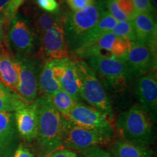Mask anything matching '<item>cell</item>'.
<instances>
[{"mask_svg":"<svg viewBox=\"0 0 157 157\" xmlns=\"http://www.w3.org/2000/svg\"><path fill=\"white\" fill-rule=\"evenodd\" d=\"M2 83H1V82H0V85H2Z\"/></svg>","mask_w":157,"mask_h":157,"instance_id":"cell-38","label":"cell"},{"mask_svg":"<svg viewBox=\"0 0 157 157\" xmlns=\"http://www.w3.org/2000/svg\"><path fill=\"white\" fill-rule=\"evenodd\" d=\"M117 23V21L113 18L112 15L105 10L103 13H102L101 18L98 21L95 28L88 35L83 46L94 42L104 34L111 32V31L113 29V27L115 26Z\"/></svg>","mask_w":157,"mask_h":157,"instance_id":"cell-21","label":"cell"},{"mask_svg":"<svg viewBox=\"0 0 157 157\" xmlns=\"http://www.w3.org/2000/svg\"><path fill=\"white\" fill-rule=\"evenodd\" d=\"M84 157H112L111 154L99 146L92 147L84 151Z\"/></svg>","mask_w":157,"mask_h":157,"instance_id":"cell-32","label":"cell"},{"mask_svg":"<svg viewBox=\"0 0 157 157\" xmlns=\"http://www.w3.org/2000/svg\"><path fill=\"white\" fill-rule=\"evenodd\" d=\"M72 11H79L85 9L95 2V0H65Z\"/></svg>","mask_w":157,"mask_h":157,"instance_id":"cell-31","label":"cell"},{"mask_svg":"<svg viewBox=\"0 0 157 157\" xmlns=\"http://www.w3.org/2000/svg\"><path fill=\"white\" fill-rule=\"evenodd\" d=\"M100 1H103V0H100Z\"/></svg>","mask_w":157,"mask_h":157,"instance_id":"cell-39","label":"cell"},{"mask_svg":"<svg viewBox=\"0 0 157 157\" xmlns=\"http://www.w3.org/2000/svg\"><path fill=\"white\" fill-rule=\"evenodd\" d=\"M111 33H112L115 36L127 39L132 42L137 41L136 34L133 28L132 21L117 22L113 29L111 31Z\"/></svg>","mask_w":157,"mask_h":157,"instance_id":"cell-25","label":"cell"},{"mask_svg":"<svg viewBox=\"0 0 157 157\" xmlns=\"http://www.w3.org/2000/svg\"><path fill=\"white\" fill-rule=\"evenodd\" d=\"M133 76H143L148 73L156 63V53L146 44L138 41L132 43L124 59Z\"/></svg>","mask_w":157,"mask_h":157,"instance_id":"cell-12","label":"cell"},{"mask_svg":"<svg viewBox=\"0 0 157 157\" xmlns=\"http://www.w3.org/2000/svg\"><path fill=\"white\" fill-rule=\"evenodd\" d=\"M151 5L155 10L156 11V6H157V3H156V0H151Z\"/></svg>","mask_w":157,"mask_h":157,"instance_id":"cell-37","label":"cell"},{"mask_svg":"<svg viewBox=\"0 0 157 157\" xmlns=\"http://www.w3.org/2000/svg\"><path fill=\"white\" fill-rule=\"evenodd\" d=\"M89 66L112 87H121L132 77L133 74L124 60L91 57L87 58Z\"/></svg>","mask_w":157,"mask_h":157,"instance_id":"cell-8","label":"cell"},{"mask_svg":"<svg viewBox=\"0 0 157 157\" xmlns=\"http://www.w3.org/2000/svg\"><path fill=\"white\" fill-rule=\"evenodd\" d=\"M52 72L56 81L63 91L78 103L80 97V82L75 62L69 58L52 60Z\"/></svg>","mask_w":157,"mask_h":157,"instance_id":"cell-11","label":"cell"},{"mask_svg":"<svg viewBox=\"0 0 157 157\" xmlns=\"http://www.w3.org/2000/svg\"><path fill=\"white\" fill-rule=\"evenodd\" d=\"M110 140L100 133L77 127L66 120L63 145L66 147L84 151L92 147L106 144Z\"/></svg>","mask_w":157,"mask_h":157,"instance_id":"cell-9","label":"cell"},{"mask_svg":"<svg viewBox=\"0 0 157 157\" xmlns=\"http://www.w3.org/2000/svg\"><path fill=\"white\" fill-rule=\"evenodd\" d=\"M137 13H148L154 14L156 13L151 5V0H132Z\"/></svg>","mask_w":157,"mask_h":157,"instance_id":"cell-30","label":"cell"},{"mask_svg":"<svg viewBox=\"0 0 157 157\" xmlns=\"http://www.w3.org/2000/svg\"><path fill=\"white\" fill-rule=\"evenodd\" d=\"M154 14L148 13H138L132 19L137 41L150 47L152 51L156 53L157 26Z\"/></svg>","mask_w":157,"mask_h":157,"instance_id":"cell-16","label":"cell"},{"mask_svg":"<svg viewBox=\"0 0 157 157\" xmlns=\"http://www.w3.org/2000/svg\"><path fill=\"white\" fill-rule=\"evenodd\" d=\"M24 2L25 0H10L9 5L4 14L5 22H10L11 20L17 15L18 9Z\"/></svg>","mask_w":157,"mask_h":157,"instance_id":"cell-28","label":"cell"},{"mask_svg":"<svg viewBox=\"0 0 157 157\" xmlns=\"http://www.w3.org/2000/svg\"><path fill=\"white\" fill-rule=\"evenodd\" d=\"M63 17L60 15L51 14L44 13L39 15L36 21V27L41 34H44L47 31L56 28L58 25H63Z\"/></svg>","mask_w":157,"mask_h":157,"instance_id":"cell-24","label":"cell"},{"mask_svg":"<svg viewBox=\"0 0 157 157\" xmlns=\"http://www.w3.org/2000/svg\"><path fill=\"white\" fill-rule=\"evenodd\" d=\"M41 52L47 61L68 58V44L63 25H58L42 35Z\"/></svg>","mask_w":157,"mask_h":157,"instance_id":"cell-13","label":"cell"},{"mask_svg":"<svg viewBox=\"0 0 157 157\" xmlns=\"http://www.w3.org/2000/svg\"><path fill=\"white\" fill-rule=\"evenodd\" d=\"M50 98L52 103L58 112L64 118L67 119L71 111L75 106L76 102L62 89L50 95Z\"/></svg>","mask_w":157,"mask_h":157,"instance_id":"cell-22","label":"cell"},{"mask_svg":"<svg viewBox=\"0 0 157 157\" xmlns=\"http://www.w3.org/2000/svg\"><path fill=\"white\" fill-rule=\"evenodd\" d=\"M119 9L127 15L130 21H132L137 13H138L135 9L132 0H115Z\"/></svg>","mask_w":157,"mask_h":157,"instance_id":"cell-26","label":"cell"},{"mask_svg":"<svg viewBox=\"0 0 157 157\" xmlns=\"http://www.w3.org/2000/svg\"><path fill=\"white\" fill-rule=\"evenodd\" d=\"M9 2L10 0H0V15H2L4 16Z\"/></svg>","mask_w":157,"mask_h":157,"instance_id":"cell-36","label":"cell"},{"mask_svg":"<svg viewBox=\"0 0 157 157\" xmlns=\"http://www.w3.org/2000/svg\"><path fill=\"white\" fill-rule=\"evenodd\" d=\"M75 63L80 82V97L111 121L113 118L112 104L101 80L87 63L76 60Z\"/></svg>","mask_w":157,"mask_h":157,"instance_id":"cell-3","label":"cell"},{"mask_svg":"<svg viewBox=\"0 0 157 157\" xmlns=\"http://www.w3.org/2000/svg\"><path fill=\"white\" fill-rule=\"evenodd\" d=\"M37 5L41 9L51 14H57L60 11V7L56 0H36Z\"/></svg>","mask_w":157,"mask_h":157,"instance_id":"cell-29","label":"cell"},{"mask_svg":"<svg viewBox=\"0 0 157 157\" xmlns=\"http://www.w3.org/2000/svg\"><path fill=\"white\" fill-rule=\"evenodd\" d=\"M105 10L103 1L97 0L89 7L79 11H71L63 17V29L68 47L75 52L83 46Z\"/></svg>","mask_w":157,"mask_h":157,"instance_id":"cell-2","label":"cell"},{"mask_svg":"<svg viewBox=\"0 0 157 157\" xmlns=\"http://www.w3.org/2000/svg\"><path fill=\"white\" fill-rule=\"evenodd\" d=\"M114 157H151L152 152L146 145L126 140H119L113 145Z\"/></svg>","mask_w":157,"mask_h":157,"instance_id":"cell-18","label":"cell"},{"mask_svg":"<svg viewBox=\"0 0 157 157\" xmlns=\"http://www.w3.org/2000/svg\"><path fill=\"white\" fill-rule=\"evenodd\" d=\"M15 134V117L12 112H0V153L9 148Z\"/></svg>","mask_w":157,"mask_h":157,"instance_id":"cell-19","label":"cell"},{"mask_svg":"<svg viewBox=\"0 0 157 157\" xmlns=\"http://www.w3.org/2000/svg\"><path fill=\"white\" fill-rule=\"evenodd\" d=\"M47 157H78L74 151L67 148H58L48 154Z\"/></svg>","mask_w":157,"mask_h":157,"instance_id":"cell-33","label":"cell"},{"mask_svg":"<svg viewBox=\"0 0 157 157\" xmlns=\"http://www.w3.org/2000/svg\"><path fill=\"white\" fill-rule=\"evenodd\" d=\"M135 94L148 115L156 117L157 111V80L155 73L141 76L135 84Z\"/></svg>","mask_w":157,"mask_h":157,"instance_id":"cell-14","label":"cell"},{"mask_svg":"<svg viewBox=\"0 0 157 157\" xmlns=\"http://www.w3.org/2000/svg\"><path fill=\"white\" fill-rule=\"evenodd\" d=\"M0 82L5 87L16 92L18 84L16 63L2 44H0Z\"/></svg>","mask_w":157,"mask_h":157,"instance_id":"cell-17","label":"cell"},{"mask_svg":"<svg viewBox=\"0 0 157 157\" xmlns=\"http://www.w3.org/2000/svg\"><path fill=\"white\" fill-rule=\"evenodd\" d=\"M117 127L123 140L146 145L152 140L151 117L140 105H135L119 114Z\"/></svg>","mask_w":157,"mask_h":157,"instance_id":"cell-4","label":"cell"},{"mask_svg":"<svg viewBox=\"0 0 157 157\" xmlns=\"http://www.w3.org/2000/svg\"><path fill=\"white\" fill-rule=\"evenodd\" d=\"M17 65L18 84L16 93L26 103H33L39 93L38 63L25 57H14Z\"/></svg>","mask_w":157,"mask_h":157,"instance_id":"cell-7","label":"cell"},{"mask_svg":"<svg viewBox=\"0 0 157 157\" xmlns=\"http://www.w3.org/2000/svg\"><path fill=\"white\" fill-rule=\"evenodd\" d=\"M39 89L45 95H51L60 90L58 82L52 72V61L48 60L40 71L39 76Z\"/></svg>","mask_w":157,"mask_h":157,"instance_id":"cell-20","label":"cell"},{"mask_svg":"<svg viewBox=\"0 0 157 157\" xmlns=\"http://www.w3.org/2000/svg\"><path fill=\"white\" fill-rule=\"evenodd\" d=\"M66 119L76 126L98 132L110 139L113 136L111 121L101 111L89 105L76 103Z\"/></svg>","mask_w":157,"mask_h":157,"instance_id":"cell-6","label":"cell"},{"mask_svg":"<svg viewBox=\"0 0 157 157\" xmlns=\"http://www.w3.org/2000/svg\"><path fill=\"white\" fill-rule=\"evenodd\" d=\"M8 41L17 56L25 57L34 50L36 37L27 21L16 15L10 21Z\"/></svg>","mask_w":157,"mask_h":157,"instance_id":"cell-10","label":"cell"},{"mask_svg":"<svg viewBox=\"0 0 157 157\" xmlns=\"http://www.w3.org/2000/svg\"><path fill=\"white\" fill-rule=\"evenodd\" d=\"M38 116V140L41 150L48 155L61 148L66 119L52 103L50 95H42L34 101Z\"/></svg>","mask_w":157,"mask_h":157,"instance_id":"cell-1","label":"cell"},{"mask_svg":"<svg viewBox=\"0 0 157 157\" xmlns=\"http://www.w3.org/2000/svg\"><path fill=\"white\" fill-rule=\"evenodd\" d=\"M15 126L21 136L27 140L36 138L38 135V116L34 102L24 103L17 108L14 113Z\"/></svg>","mask_w":157,"mask_h":157,"instance_id":"cell-15","label":"cell"},{"mask_svg":"<svg viewBox=\"0 0 157 157\" xmlns=\"http://www.w3.org/2000/svg\"><path fill=\"white\" fill-rule=\"evenodd\" d=\"M13 157H34V156L26 147L20 146L15 151Z\"/></svg>","mask_w":157,"mask_h":157,"instance_id":"cell-34","label":"cell"},{"mask_svg":"<svg viewBox=\"0 0 157 157\" xmlns=\"http://www.w3.org/2000/svg\"><path fill=\"white\" fill-rule=\"evenodd\" d=\"M132 43L127 39L117 36L109 32L94 42L81 47L74 52L79 58L101 57L124 60Z\"/></svg>","mask_w":157,"mask_h":157,"instance_id":"cell-5","label":"cell"},{"mask_svg":"<svg viewBox=\"0 0 157 157\" xmlns=\"http://www.w3.org/2000/svg\"><path fill=\"white\" fill-rule=\"evenodd\" d=\"M106 6L108 12L112 15L117 22H123V21H130L127 15L118 7L115 0H107Z\"/></svg>","mask_w":157,"mask_h":157,"instance_id":"cell-27","label":"cell"},{"mask_svg":"<svg viewBox=\"0 0 157 157\" xmlns=\"http://www.w3.org/2000/svg\"><path fill=\"white\" fill-rule=\"evenodd\" d=\"M24 103L16 93L0 85V112H13Z\"/></svg>","mask_w":157,"mask_h":157,"instance_id":"cell-23","label":"cell"},{"mask_svg":"<svg viewBox=\"0 0 157 157\" xmlns=\"http://www.w3.org/2000/svg\"><path fill=\"white\" fill-rule=\"evenodd\" d=\"M4 23L5 18L2 15H0V44H2L4 40Z\"/></svg>","mask_w":157,"mask_h":157,"instance_id":"cell-35","label":"cell"}]
</instances>
